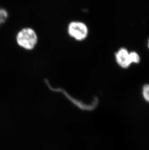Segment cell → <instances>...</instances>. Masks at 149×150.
<instances>
[{
	"instance_id": "1",
	"label": "cell",
	"mask_w": 149,
	"mask_h": 150,
	"mask_svg": "<svg viewBox=\"0 0 149 150\" xmlns=\"http://www.w3.org/2000/svg\"><path fill=\"white\" fill-rule=\"evenodd\" d=\"M17 43L26 50H32L37 42V34L32 29L26 28L20 30L17 36Z\"/></svg>"
},
{
	"instance_id": "2",
	"label": "cell",
	"mask_w": 149,
	"mask_h": 150,
	"mask_svg": "<svg viewBox=\"0 0 149 150\" xmlns=\"http://www.w3.org/2000/svg\"><path fill=\"white\" fill-rule=\"evenodd\" d=\"M116 62L122 68H128L133 63H138L140 57L135 52H129L127 49L121 48L115 54Z\"/></svg>"
},
{
	"instance_id": "3",
	"label": "cell",
	"mask_w": 149,
	"mask_h": 150,
	"mask_svg": "<svg viewBox=\"0 0 149 150\" xmlns=\"http://www.w3.org/2000/svg\"><path fill=\"white\" fill-rule=\"evenodd\" d=\"M69 35L78 41H82L87 37L88 29L86 24L79 21H74L68 27Z\"/></svg>"
},
{
	"instance_id": "4",
	"label": "cell",
	"mask_w": 149,
	"mask_h": 150,
	"mask_svg": "<svg viewBox=\"0 0 149 150\" xmlns=\"http://www.w3.org/2000/svg\"><path fill=\"white\" fill-rule=\"evenodd\" d=\"M8 12L4 9L0 8V25L5 23L8 18Z\"/></svg>"
},
{
	"instance_id": "5",
	"label": "cell",
	"mask_w": 149,
	"mask_h": 150,
	"mask_svg": "<svg viewBox=\"0 0 149 150\" xmlns=\"http://www.w3.org/2000/svg\"><path fill=\"white\" fill-rule=\"evenodd\" d=\"M142 95L145 100L149 103V85H145L143 87Z\"/></svg>"
},
{
	"instance_id": "6",
	"label": "cell",
	"mask_w": 149,
	"mask_h": 150,
	"mask_svg": "<svg viewBox=\"0 0 149 150\" xmlns=\"http://www.w3.org/2000/svg\"><path fill=\"white\" fill-rule=\"evenodd\" d=\"M148 47L149 49V40H148Z\"/></svg>"
}]
</instances>
